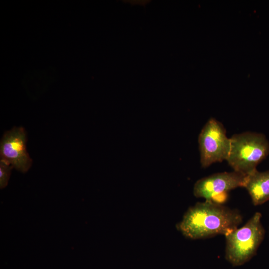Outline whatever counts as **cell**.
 <instances>
[{
	"instance_id": "obj_6",
	"label": "cell",
	"mask_w": 269,
	"mask_h": 269,
	"mask_svg": "<svg viewBox=\"0 0 269 269\" xmlns=\"http://www.w3.org/2000/svg\"><path fill=\"white\" fill-rule=\"evenodd\" d=\"M27 136L21 127H14L3 134L0 144V158L8 161L16 170L27 172L32 163L26 149Z\"/></svg>"
},
{
	"instance_id": "obj_8",
	"label": "cell",
	"mask_w": 269,
	"mask_h": 269,
	"mask_svg": "<svg viewBox=\"0 0 269 269\" xmlns=\"http://www.w3.org/2000/svg\"><path fill=\"white\" fill-rule=\"evenodd\" d=\"M13 166L7 160L0 158V186L1 188L6 187L8 182Z\"/></svg>"
},
{
	"instance_id": "obj_4",
	"label": "cell",
	"mask_w": 269,
	"mask_h": 269,
	"mask_svg": "<svg viewBox=\"0 0 269 269\" xmlns=\"http://www.w3.org/2000/svg\"><path fill=\"white\" fill-rule=\"evenodd\" d=\"M198 143L202 167L227 160L231 139L227 136L223 125L215 119L210 118L204 126L199 135Z\"/></svg>"
},
{
	"instance_id": "obj_7",
	"label": "cell",
	"mask_w": 269,
	"mask_h": 269,
	"mask_svg": "<svg viewBox=\"0 0 269 269\" xmlns=\"http://www.w3.org/2000/svg\"><path fill=\"white\" fill-rule=\"evenodd\" d=\"M254 206L269 201V170L260 172L256 170L246 176L244 185Z\"/></svg>"
},
{
	"instance_id": "obj_5",
	"label": "cell",
	"mask_w": 269,
	"mask_h": 269,
	"mask_svg": "<svg viewBox=\"0 0 269 269\" xmlns=\"http://www.w3.org/2000/svg\"><path fill=\"white\" fill-rule=\"evenodd\" d=\"M246 176L234 171L213 174L198 180L194 184L193 194L206 201L223 205L229 191L244 187Z\"/></svg>"
},
{
	"instance_id": "obj_2",
	"label": "cell",
	"mask_w": 269,
	"mask_h": 269,
	"mask_svg": "<svg viewBox=\"0 0 269 269\" xmlns=\"http://www.w3.org/2000/svg\"><path fill=\"white\" fill-rule=\"evenodd\" d=\"M227 162L234 171L248 175L269 154V142L262 134L246 132L233 135Z\"/></svg>"
},
{
	"instance_id": "obj_1",
	"label": "cell",
	"mask_w": 269,
	"mask_h": 269,
	"mask_svg": "<svg viewBox=\"0 0 269 269\" xmlns=\"http://www.w3.org/2000/svg\"><path fill=\"white\" fill-rule=\"evenodd\" d=\"M242 221L238 210L205 201L190 207L176 228L186 238L195 240L225 236L237 228Z\"/></svg>"
},
{
	"instance_id": "obj_9",
	"label": "cell",
	"mask_w": 269,
	"mask_h": 269,
	"mask_svg": "<svg viewBox=\"0 0 269 269\" xmlns=\"http://www.w3.org/2000/svg\"></svg>"
},
{
	"instance_id": "obj_3",
	"label": "cell",
	"mask_w": 269,
	"mask_h": 269,
	"mask_svg": "<svg viewBox=\"0 0 269 269\" xmlns=\"http://www.w3.org/2000/svg\"><path fill=\"white\" fill-rule=\"evenodd\" d=\"M261 218L257 212L242 227L225 235V258L233 266L244 264L256 254L265 235Z\"/></svg>"
}]
</instances>
